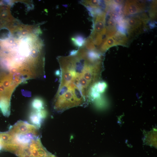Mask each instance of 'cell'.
Segmentation results:
<instances>
[{"label":"cell","instance_id":"cell-1","mask_svg":"<svg viewBox=\"0 0 157 157\" xmlns=\"http://www.w3.org/2000/svg\"><path fill=\"white\" fill-rule=\"evenodd\" d=\"M59 84L53 99V110L62 112L77 106H86L89 93L98 76L100 58L85 47L58 57Z\"/></svg>","mask_w":157,"mask_h":157},{"label":"cell","instance_id":"cell-3","mask_svg":"<svg viewBox=\"0 0 157 157\" xmlns=\"http://www.w3.org/2000/svg\"><path fill=\"white\" fill-rule=\"evenodd\" d=\"M145 8V3L144 1H128L124 5L123 13L126 15H133L143 11Z\"/></svg>","mask_w":157,"mask_h":157},{"label":"cell","instance_id":"cell-4","mask_svg":"<svg viewBox=\"0 0 157 157\" xmlns=\"http://www.w3.org/2000/svg\"><path fill=\"white\" fill-rule=\"evenodd\" d=\"M29 118L31 122L38 129L40 127L41 124L44 119L33 111L30 114Z\"/></svg>","mask_w":157,"mask_h":157},{"label":"cell","instance_id":"cell-5","mask_svg":"<svg viewBox=\"0 0 157 157\" xmlns=\"http://www.w3.org/2000/svg\"><path fill=\"white\" fill-rule=\"evenodd\" d=\"M31 107L32 109L37 110L45 108L43 100L40 98L37 97L34 99L31 102Z\"/></svg>","mask_w":157,"mask_h":157},{"label":"cell","instance_id":"cell-6","mask_svg":"<svg viewBox=\"0 0 157 157\" xmlns=\"http://www.w3.org/2000/svg\"><path fill=\"white\" fill-rule=\"evenodd\" d=\"M72 40L75 45L79 47H81L85 42V40L83 36L79 35H76L72 38Z\"/></svg>","mask_w":157,"mask_h":157},{"label":"cell","instance_id":"cell-2","mask_svg":"<svg viewBox=\"0 0 157 157\" xmlns=\"http://www.w3.org/2000/svg\"><path fill=\"white\" fill-rule=\"evenodd\" d=\"M148 18L145 14L128 18L126 22L129 37L133 38L144 31Z\"/></svg>","mask_w":157,"mask_h":157}]
</instances>
